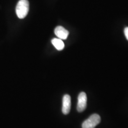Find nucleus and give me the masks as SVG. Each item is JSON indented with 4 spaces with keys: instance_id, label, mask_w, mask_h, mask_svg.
<instances>
[{
    "instance_id": "1",
    "label": "nucleus",
    "mask_w": 128,
    "mask_h": 128,
    "mask_svg": "<svg viewBox=\"0 0 128 128\" xmlns=\"http://www.w3.org/2000/svg\"><path fill=\"white\" fill-rule=\"evenodd\" d=\"M29 10V2L28 0H19L16 8V12L19 18L23 19L28 15Z\"/></svg>"
},
{
    "instance_id": "2",
    "label": "nucleus",
    "mask_w": 128,
    "mask_h": 128,
    "mask_svg": "<svg viewBox=\"0 0 128 128\" xmlns=\"http://www.w3.org/2000/svg\"><path fill=\"white\" fill-rule=\"evenodd\" d=\"M101 121L100 116L97 114L91 115L82 124V128H94Z\"/></svg>"
},
{
    "instance_id": "3",
    "label": "nucleus",
    "mask_w": 128,
    "mask_h": 128,
    "mask_svg": "<svg viewBox=\"0 0 128 128\" xmlns=\"http://www.w3.org/2000/svg\"><path fill=\"white\" fill-rule=\"evenodd\" d=\"M87 97L84 92H80L78 97V103L76 109L78 112H82L87 108Z\"/></svg>"
},
{
    "instance_id": "4",
    "label": "nucleus",
    "mask_w": 128,
    "mask_h": 128,
    "mask_svg": "<svg viewBox=\"0 0 128 128\" xmlns=\"http://www.w3.org/2000/svg\"><path fill=\"white\" fill-rule=\"evenodd\" d=\"M71 97L70 95L65 94L62 99V112L64 114H68L71 110Z\"/></svg>"
},
{
    "instance_id": "5",
    "label": "nucleus",
    "mask_w": 128,
    "mask_h": 128,
    "mask_svg": "<svg viewBox=\"0 0 128 128\" xmlns=\"http://www.w3.org/2000/svg\"><path fill=\"white\" fill-rule=\"evenodd\" d=\"M55 34L59 39L65 40L68 38L69 32L63 27L58 26L55 29Z\"/></svg>"
},
{
    "instance_id": "6",
    "label": "nucleus",
    "mask_w": 128,
    "mask_h": 128,
    "mask_svg": "<svg viewBox=\"0 0 128 128\" xmlns=\"http://www.w3.org/2000/svg\"><path fill=\"white\" fill-rule=\"evenodd\" d=\"M52 44L53 45L55 46V48L57 50H63L65 44H64V42L62 39H59V38H54L52 40Z\"/></svg>"
},
{
    "instance_id": "7",
    "label": "nucleus",
    "mask_w": 128,
    "mask_h": 128,
    "mask_svg": "<svg viewBox=\"0 0 128 128\" xmlns=\"http://www.w3.org/2000/svg\"><path fill=\"white\" fill-rule=\"evenodd\" d=\"M124 35H125V36H126V39L128 40V27H127V28H124Z\"/></svg>"
}]
</instances>
